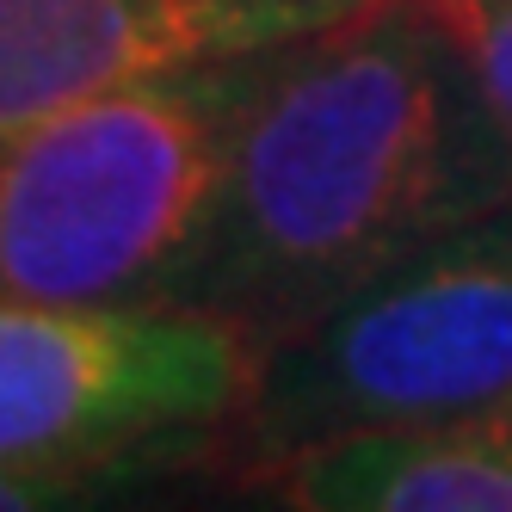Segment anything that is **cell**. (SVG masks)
<instances>
[{"label": "cell", "instance_id": "6", "mask_svg": "<svg viewBox=\"0 0 512 512\" xmlns=\"http://www.w3.org/2000/svg\"><path fill=\"white\" fill-rule=\"evenodd\" d=\"M260 475L315 512H512V408L340 432Z\"/></svg>", "mask_w": 512, "mask_h": 512}, {"label": "cell", "instance_id": "7", "mask_svg": "<svg viewBox=\"0 0 512 512\" xmlns=\"http://www.w3.org/2000/svg\"><path fill=\"white\" fill-rule=\"evenodd\" d=\"M420 7L451 31V44L475 68L494 118L512 136V0H420Z\"/></svg>", "mask_w": 512, "mask_h": 512}, {"label": "cell", "instance_id": "2", "mask_svg": "<svg viewBox=\"0 0 512 512\" xmlns=\"http://www.w3.org/2000/svg\"><path fill=\"white\" fill-rule=\"evenodd\" d=\"M253 62L130 81L0 136V297L186 309Z\"/></svg>", "mask_w": 512, "mask_h": 512}, {"label": "cell", "instance_id": "3", "mask_svg": "<svg viewBox=\"0 0 512 512\" xmlns=\"http://www.w3.org/2000/svg\"><path fill=\"white\" fill-rule=\"evenodd\" d=\"M512 408V198L408 247L253 364V451Z\"/></svg>", "mask_w": 512, "mask_h": 512}, {"label": "cell", "instance_id": "1", "mask_svg": "<svg viewBox=\"0 0 512 512\" xmlns=\"http://www.w3.org/2000/svg\"><path fill=\"white\" fill-rule=\"evenodd\" d=\"M512 198V136L420 0L260 50L186 309L266 352L408 247Z\"/></svg>", "mask_w": 512, "mask_h": 512}, {"label": "cell", "instance_id": "4", "mask_svg": "<svg viewBox=\"0 0 512 512\" xmlns=\"http://www.w3.org/2000/svg\"><path fill=\"white\" fill-rule=\"evenodd\" d=\"M253 364V340L204 309L0 297V457L93 482L241 414Z\"/></svg>", "mask_w": 512, "mask_h": 512}, {"label": "cell", "instance_id": "8", "mask_svg": "<svg viewBox=\"0 0 512 512\" xmlns=\"http://www.w3.org/2000/svg\"><path fill=\"white\" fill-rule=\"evenodd\" d=\"M87 482L50 463H7L0 457V512H25V506H62L75 500Z\"/></svg>", "mask_w": 512, "mask_h": 512}, {"label": "cell", "instance_id": "5", "mask_svg": "<svg viewBox=\"0 0 512 512\" xmlns=\"http://www.w3.org/2000/svg\"><path fill=\"white\" fill-rule=\"evenodd\" d=\"M383 0H0V136L130 81L241 62Z\"/></svg>", "mask_w": 512, "mask_h": 512}]
</instances>
